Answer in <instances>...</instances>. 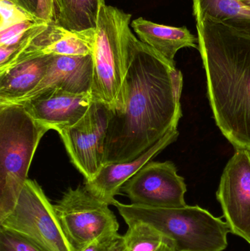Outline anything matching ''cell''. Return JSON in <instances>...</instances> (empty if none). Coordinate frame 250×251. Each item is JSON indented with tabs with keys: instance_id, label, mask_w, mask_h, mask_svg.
<instances>
[{
	"instance_id": "cell-24",
	"label": "cell",
	"mask_w": 250,
	"mask_h": 251,
	"mask_svg": "<svg viewBox=\"0 0 250 251\" xmlns=\"http://www.w3.org/2000/svg\"><path fill=\"white\" fill-rule=\"evenodd\" d=\"M37 17L44 22H54L55 18L54 0H38Z\"/></svg>"
},
{
	"instance_id": "cell-10",
	"label": "cell",
	"mask_w": 250,
	"mask_h": 251,
	"mask_svg": "<svg viewBox=\"0 0 250 251\" xmlns=\"http://www.w3.org/2000/svg\"><path fill=\"white\" fill-rule=\"evenodd\" d=\"M132 204L153 208L186 206V185L170 161L149 162L121 188Z\"/></svg>"
},
{
	"instance_id": "cell-4",
	"label": "cell",
	"mask_w": 250,
	"mask_h": 251,
	"mask_svg": "<svg viewBox=\"0 0 250 251\" xmlns=\"http://www.w3.org/2000/svg\"><path fill=\"white\" fill-rule=\"evenodd\" d=\"M132 15L113 6L101 7L95 29L92 94L94 101L120 110L124 101Z\"/></svg>"
},
{
	"instance_id": "cell-22",
	"label": "cell",
	"mask_w": 250,
	"mask_h": 251,
	"mask_svg": "<svg viewBox=\"0 0 250 251\" xmlns=\"http://www.w3.org/2000/svg\"><path fill=\"white\" fill-rule=\"evenodd\" d=\"M42 20H27L0 31V47H12L22 39L29 29Z\"/></svg>"
},
{
	"instance_id": "cell-7",
	"label": "cell",
	"mask_w": 250,
	"mask_h": 251,
	"mask_svg": "<svg viewBox=\"0 0 250 251\" xmlns=\"http://www.w3.org/2000/svg\"><path fill=\"white\" fill-rule=\"evenodd\" d=\"M33 242L44 251H73L42 188L28 178L13 212L0 224Z\"/></svg>"
},
{
	"instance_id": "cell-15",
	"label": "cell",
	"mask_w": 250,
	"mask_h": 251,
	"mask_svg": "<svg viewBox=\"0 0 250 251\" xmlns=\"http://www.w3.org/2000/svg\"><path fill=\"white\" fill-rule=\"evenodd\" d=\"M131 26L138 39L173 63L179 50L183 48L198 50V37L185 26L159 25L142 17L132 21Z\"/></svg>"
},
{
	"instance_id": "cell-9",
	"label": "cell",
	"mask_w": 250,
	"mask_h": 251,
	"mask_svg": "<svg viewBox=\"0 0 250 251\" xmlns=\"http://www.w3.org/2000/svg\"><path fill=\"white\" fill-rule=\"evenodd\" d=\"M109 119L110 108L93 101L77 124L59 133L70 161L85 181L92 179L104 165Z\"/></svg>"
},
{
	"instance_id": "cell-12",
	"label": "cell",
	"mask_w": 250,
	"mask_h": 251,
	"mask_svg": "<svg viewBox=\"0 0 250 251\" xmlns=\"http://www.w3.org/2000/svg\"><path fill=\"white\" fill-rule=\"evenodd\" d=\"M92 94L51 90L20 103L31 117L48 130L58 133L77 124L88 113Z\"/></svg>"
},
{
	"instance_id": "cell-11",
	"label": "cell",
	"mask_w": 250,
	"mask_h": 251,
	"mask_svg": "<svg viewBox=\"0 0 250 251\" xmlns=\"http://www.w3.org/2000/svg\"><path fill=\"white\" fill-rule=\"evenodd\" d=\"M217 199L230 233L250 245V151L235 150L222 174Z\"/></svg>"
},
{
	"instance_id": "cell-19",
	"label": "cell",
	"mask_w": 250,
	"mask_h": 251,
	"mask_svg": "<svg viewBox=\"0 0 250 251\" xmlns=\"http://www.w3.org/2000/svg\"><path fill=\"white\" fill-rule=\"evenodd\" d=\"M127 226L117 251H179L172 239L150 224L133 221Z\"/></svg>"
},
{
	"instance_id": "cell-23",
	"label": "cell",
	"mask_w": 250,
	"mask_h": 251,
	"mask_svg": "<svg viewBox=\"0 0 250 251\" xmlns=\"http://www.w3.org/2000/svg\"><path fill=\"white\" fill-rule=\"evenodd\" d=\"M121 237L114 234L100 237L80 251H117Z\"/></svg>"
},
{
	"instance_id": "cell-18",
	"label": "cell",
	"mask_w": 250,
	"mask_h": 251,
	"mask_svg": "<svg viewBox=\"0 0 250 251\" xmlns=\"http://www.w3.org/2000/svg\"><path fill=\"white\" fill-rule=\"evenodd\" d=\"M54 22L65 29L85 31L96 29L105 0H54Z\"/></svg>"
},
{
	"instance_id": "cell-6",
	"label": "cell",
	"mask_w": 250,
	"mask_h": 251,
	"mask_svg": "<svg viewBox=\"0 0 250 251\" xmlns=\"http://www.w3.org/2000/svg\"><path fill=\"white\" fill-rule=\"evenodd\" d=\"M109 206L85 187L69 188L54 204L73 251H80L100 237L118 234V222Z\"/></svg>"
},
{
	"instance_id": "cell-20",
	"label": "cell",
	"mask_w": 250,
	"mask_h": 251,
	"mask_svg": "<svg viewBox=\"0 0 250 251\" xmlns=\"http://www.w3.org/2000/svg\"><path fill=\"white\" fill-rule=\"evenodd\" d=\"M27 20H39L15 0H0V31Z\"/></svg>"
},
{
	"instance_id": "cell-8",
	"label": "cell",
	"mask_w": 250,
	"mask_h": 251,
	"mask_svg": "<svg viewBox=\"0 0 250 251\" xmlns=\"http://www.w3.org/2000/svg\"><path fill=\"white\" fill-rule=\"evenodd\" d=\"M95 40V29L68 30L54 21H40L27 31L17 44L10 47L13 54L0 66V71L36 57L92 54Z\"/></svg>"
},
{
	"instance_id": "cell-25",
	"label": "cell",
	"mask_w": 250,
	"mask_h": 251,
	"mask_svg": "<svg viewBox=\"0 0 250 251\" xmlns=\"http://www.w3.org/2000/svg\"><path fill=\"white\" fill-rule=\"evenodd\" d=\"M17 1L22 7L31 14L37 17V11H38V0H15ZM38 18V17H37Z\"/></svg>"
},
{
	"instance_id": "cell-21",
	"label": "cell",
	"mask_w": 250,
	"mask_h": 251,
	"mask_svg": "<svg viewBox=\"0 0 250 251\" xmlns=\"http://www.w3.org/2000/svg\"><path fill=\"white\" fill-rule=\"evenodd\" d=\"M0 251H44L24 236L0 226Z\"/></svg>"
},
{
	"instance_id": "cell-5",
	"label": "cell",
	"mask_w": 250,
	"mask_h": 251,
	"mask_svg": "<svg viewBox=\"0 0 250 251\" xmlns=\"http://www.w3.org/2000/svg\"><path fill=\"white\" fill-rule=\"evenodd\" d=\"M126 224L146 223L174 241L179 251H223L230 233L227 223L199 206L153 208L116 201Z\"/></svg>"
},
{
	"instance_id": "cell-1",
	"label": "cell",
	"mask_w": 250,
	"mask_h": 251,
	"mask_svg": "<svg viewBox=\"0 0 250 251\" xmlns=\"http://www.w3.org/2000/svg\"><path fill=\"white\" fill-rule=\"evenodd\" d=\"M183 81L175 63L132 35L123 107L110 109L104 165L134 160L178 128Z\"/></svg>"
},
{
	"instance_id": "cell-14",
	"label": "cell",
	"mask_w": 250,
	"mask_h": 251,
	"mask_svg": "<svg viewBox=\"0 0 250 251\" xmlns=\"http://www.w3.org/2000/svg\"><path fill=\"white\" fill-rule=\"evenodd\" d=\"M92 76L93 59L92 54L53 56L46 74L38 86L27 97L17 103L51 90H60L76 94H91Z\"/></svg>"
},
{
	"instance_id": "cell-16",
	"label": "cell",
	"mask_w": 250,
	"mask_h": 251,
	"mask_svg": "<svg viewBox=\"0 0 250 251\" xmlns=\"http://www.w3.org/2000/svg\"><path fill=\"white\" fill-rule=\"evenodd\" d=\"M52 57L30 59L0 71V104H15L30 94L42 81Z\"/></svg>"
},
{
	"instance_id": "cell-26",
	"label": "cell",
	"mask_w": 250,
	"mask_h": 251,
	"mask_svg": "<svg viewBox=\"0 0 250 251\" xmlns=\"http://www.w3.org/2000/svg\"><path fill=\"white\" fill-rule=\"evenodd\" d=\"M245 4H248V5L250 6V0H242Z\"/></svg>"
},
{
	"instance_id": "cell-13",
	"label": "cell",
	"mask_w": 250,
	"mask_h": 251,
	"mask_svg": "<svg viewBox=\"0 0 250 251\" xmlns=\"http://www.w3.org/2000/svg\"><path fill=\"white\" fill-rule=\"evenodd\" d=\"M179 135L178 128H173L134 160L103 165L92 179L85 181V187L100 200L114 206L117 201L114 197L120 193L123 186L160 152L176 141Z\"/></svg>"
},
{
	"instance_id": "cell-3",
	"label": "cell",
	"mask_w": 250,
	"mask_h": 251,
	"mask_svg": "<svg viewBox=\"0 0 250 251\" xmlns=\"http://www.w3.org/2000/svg\"><path fill=\"white\" fill-rule=\"evenodd\" d=\"M48 131L22 104H0V224L14 209L37 148Z\"/></svg>"
},
{
	"instance_id": "cell-2",
	"label": "cell",
	"mask_w": 250,
	"mask_h": 251,
	"mask_svg": "<svg viewBox=\"0 0 250 251\" xmlns=\"http://www.w3.org/2000/svg\"><path fill=\"white\" fill-rule=\"evenodd\" d=\"M194 17L216 125L235 149L250 151V37Z\"/></svg>"
},
{
	"instance_id": "cell-17",
	"label": "cell",
	"mask_w": 250,
	"mask_h": 251,
	"mask_svg": "<svg viewBox=\"0 0 250 251\" xmlns=\"http://www.w3.org/2000/svg\"><path fill=\"white\" fill-rule=\"evenodd\" d=\"M193 16H206L250 37V6L242 0H192Z\"/></svg>"
}]
</instances>
